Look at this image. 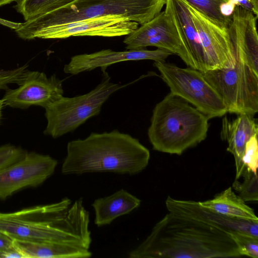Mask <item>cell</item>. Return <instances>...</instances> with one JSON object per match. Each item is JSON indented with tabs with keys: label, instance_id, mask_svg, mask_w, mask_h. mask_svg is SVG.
I'll return each instance as SVG.
<instances>
[{
	"label": "cell",
	"instance_id": "6da1fadb",
	"mask_svg": "<svg viewBox=\"0 0 258 258\" xmlns=\"http://www.w3.org/2000/svg\"><path fill=\"white\" fill-rule=\"evenodd\" d=\"M240 256L238 247L228 232L170 212L128 254L130 258Z\"/></svg>",
	"mask_w": 258,
	"mask_h": 258
},
{
	"label": "cell",
	"instance_id": "7a4b0ae2",
	"mask_svg": "<svg viewBox=\"0 0 258 258\" xmlns=\"http://www.w3.org/2000/svg\"><path fill=\"white\" fill-rule=\"evenodd\" d=\"M89 213L82 199L68 198L12 213H0V232L13 240L44 241L90 248Z\"/></svg>",
	"mask_w": 258,
	"mask_h": 258
},
{
	"label": "cell",
	"instance_id": "3957f363",
	"mask_svg": "<svg viewBox=\"0 0 258 258\" xmlns=\"http://www.w3.org/2000/svg\"><path fill=\"white\" fill-rule=\"evenodd\" d=\"M61 166L63 174L111 172L135 175L148 166L149 150L131 135L114 130L72 141Z\"/></svg>",
	"mask_w": 258,
	"mask_h": 258
},
{
	"label": "cell",
	"instance_id": "277c9868",
	"mask_svg": "<svg viewBox=\"0 0 258 258\" xmlns=\"http://www.w3.org/2000/svg\"><path fill=\"white\" fill-rule=\"evenodd\" d=\"M209 120L187 101L169 93L153 110L148 130L153 149L181 155L206 139Z\"/></svg>",
	"mask_w": 258,
	"mask_h": 258
},
{
	"label": "cell",
	"instance_id": "5b68a950",
	"mask_svg": "<svg viewBox=\"0 0 258 258\" xmlns=\"http://www.w3.org/2000/svg\"><path fill=\"white\" fill-rule=\"evenodd\" d=\"M167 0H75L62 7L18 25L16 32L23 39L45 28L90 18L119 16L143 25L161 12Z\"/></svg>",
	"mask_w": 258,
	"mask_h": 258
},
{
	"label": "cell",
	"instance_id": "8992f818",
	"mask_svg": "<svg viewBox=\"0 0 258 258\" xmlns=\"http://www.w3.org/2000/svg\"><path fill=\"white\" fill-rule=\"evenodd\" d=\"M232 43L235 57L232 67L202 73L221 96L227 112L254 116L258 111V61Z\"/></svg>",
	"mask_w": 258,
	"mask_h": 258
},
{
	"label": "cell",
	"instance_id": "52a82bcc",
	"mask_svg": "<svg viewBox=\"0 0 258 258\" xmlns=\"http://www.w3.org/2000/svg\"><path fill=\"white\" fill-rule=\"evenodd\" d=\"M102 72L100 83L88 93L71 98L63 96L45 108L47 120L44 131L45 135L58 138L99 114L102 105L109 97L123 87L111 82L108 73Z\"/></svg>",
	"mask_w": 258,
	"mask_h": 258
},
{
	"label": "cell",
	"instance_id": "ba28073f",
	"mask_svg": "<svg viewBox=\"0 0 258 258\" xmlns=\"http://www.w3.org/2000/svg\"><path fill=\"white\" fill-rule=\"evenodd\" d=\"M163 81L171 94L177 96L204 113L210 119L227 113L220 95L207 81L202 72L180 68L166 61H154Z\"/></svg>",
	"mask_w": 258,
	"mask_h": 258
},
{
	"label": "cell",
	"instance_id": "9c48e42d",
	"mask_svg": "<svg viewBox=\"0 0 258 258\" xmlns=\"http://www.w3.org/2000/svg\"><path fill=\"white\" fill-rule=\"evenodd\" d=\"M165 10L141 25L123 40L128 50L155 46L179 56L188 67L198 70L189 53L172 12V0H167Z\"/></svg>",
	"mask_w": 258,
	"mask_h": 258
},
{
	"label": "cell",
	"instance_id": "30bf717a",
	"mask_svg": "<svg viewBox=\"0 0 258 258\" xmlns=\"http://www.w3.org/2000/svg\"><path fill=\"white\" fill-rule=\"evenodd\" d=\"M6 90L2 99L5 106L26 109L39 106L44 109L63 96L62 80L55 74L48 77L43 72L27 69L16 84Z\"/></svg>",
	"mask_w": 258,
	"mask_h": 258
},
{
	"label": "cell",
	"instance_id": "8fae6325",
	"mask_svg": "<svg viewBox=\"0 0 258 258\" xmlns=\"http://www.w3.org/2000/svg\"><path fill=\"white\" fill-rule=\"evenodd\" d=\"M139 24L119 16L98 17L49 27L35 31L25 40L63 39L72 36L117 37L128 35Z\"/></svg>",
	"mask_w": 258,
	"mask_h": 258
},
{
	"label": "cell",
	"instance_id": "7c38bea8",
	"mask_svg": "<svg viewBox=\"0 0 258 258\" xmlns=\"http://www.w3.org/2000/svg\"><path fill=\"white\" fill-rule=\"evenodd\" d=\"M57 161L47 155L27 152L23 157L0 170V199L43 183L54 172Z\"/></svg>",
	"mask_w": 258,
	"mask_h": 258
},
{
	"label": "cell",
	"instance_id": "4fadbf2b",
	"mask_svg": "<svg viewBox=\"0 0 258 258\" xmlns=\"http://www.w3.org/2000/svg\"><path fill=\"white\" fill-rule=\"evenodd\" d=\"M182 1L198 34L204 54L205 72L232 67L235 57L228 28L217 25L185 0Z\"/></svg>",
	"mask_w": 258,
	"mask_h": 258
},
{
	"label": "cell",
	"instance_id": "5bb4252c",
	"mask_svg": "<svg viewBox=\"0 0 258 258\" xmlns=\"http://www.w3.org/2000/svg\"><path fill=\"white\" fill-rule=\"evenodd\" d=\"M171 55H172L171 52L159 48L153 50L143 48L123 51L103 49L72 57L69 62L64 66L63 71L66 74L77 75L100 68L102 72H104L110 65L121 61L150 59L163 62Z\"/></svg>",
	"mask_w": 258,
	"mask_h": 258
},
{
	"label": "cell",
	"instance_id": "9a60e30c",
	"mask_svg": "<svg viewBox=\"0 0 258 258\" xmlns=\"http://www.w3.org/2000/svg\"><path fill=\"white\" fill-rule=\"evenodd\" d=\"M165 205L169 212L195 219L229 233L239 231L258 237V221L233 218L203 207L199 202L176 200L168 196Z\"/></svg>",
	"mask_w": 258,
	"mask_h": 258
},
{
	"label": "cell",
	"instance_id": "2e32d148",
	"mask_svg": "<svg viewBox=\"0 0 258 258\" xmlns=\"http://www.w3.org/2000/svg\"><path fill=\"white\" fill-rule=\"evenodd\" d=\"M258 134V125L254 116L237 114L234 119L225 116L222 119L221 138L228 143L227 151L234 157L236 167L235 180L241 176L246 167L242 161L245 144L250 138Z\"/></svg>",
	"mask_w": 258,
	"mask_h": 258
},
{
	"label": "cell",
	"instance_id": "e0dca14e",
	"mask_svg": "<svg viewBox=\"0 0 258 258\" xmlns=\"http://www.w3.org/2000/svg\"><path fill=\"white\" fill-rule=\"evenodd\" d=\"M141 203L139 199L124 189L97 199L92 204L95 212L94 223L98 227L109 224L118 217L138 208Z\"/></svg>",
	"mask_w": 258,
	"mask_h": 258
},
{
	"label": "cell",
	"instance_id": "ac0fdd59",
	"mask_svg": "<svg viewBox=\"0 0 258 258\" xmlns=\"http://www.w3.org/2000/svg\"><path fill=\"white\" fill-rule=\"evenodd\" d=\"M24 258H87L92 252L83 247L56 242L13 240Z\"/></svg>",
	"mask_w": 258,
	"mask_h": 258
},
{
	"label": "cell",
	"instance_id": "d6986e66",
	"mask_svg": "<svg viewBox=\"0 0 258 258\" xmlns=\"http://www.w3.org/2000/svg\"><path fill=\"white\" fill-rule=\"evenodd\" d=\"M172 12L186 46L199 71L205 72V57L190 14L182 0H172Z\"/></svg>",
	"mask_w": 258,
	"mask_h": 258
},
{
	"label": "cell",
	"instance_id": "ffe728a7",
	"mask_svg": "<svg viewBox=\"0 0 258 258\" xmlns=\"http://www.w3.org/2000/svg\"><path fill=\"white\" fill-rule=\"evenodd\" d=\"M199 203L211 211L229 217L258 221L253 210L234 193L231 186L217 194L212 199Z\"/></svg>",
	"mask_w": 258,
	"mask_h": 258
},
{
	"label": "cell",
	"instance_id": "44dd1931",
	"mask_svg": "<svg viewBox=\"0 0 258 258\" xmlns=\"http://www.w3.org/2000/svg\"><path fill=\"white\" fill-rule=\"evenodd\" d=\"M75 0H18L15 6L25 21L66 5Z\"/></svg>",
	"mask_w": 258,
	"mask_h": 258
},
{
	"label": "cell",
	"instance_id": "7402d4cb",
	"mask_svg": "<svg viewBox=\"0 0 258 258\" xmlns=\"http://www.w3.org/2000/svg\"><path fill=\"white\" fill-rule=\"evenodd\" d=\"M205 16L217 25L228 28L231 17H226L220 12V6L229 0H185ZM232 17V16H231Z\"/></svg>",
	"mask_w": 258,
	"mask_h": 258
},
{
	"label": "cell",
	"instance_id": "603a6c76",
	"mask_svg": "<svg viewBox=\"0 0 258 258\" xmlns=\"http://www.w3.org/2000/svg\"><path fill=\"white\" fill-rule=\"evenodd\" d=\"M242 182L235 180L233 188L238 192L239 196L245 202H256L258 200V176L246 168L241 175Z\"/></svg>",
	"mask_w": 258,
	"mask_h": 258
},
{
	"label": "cell",
	"instance_id": "cb8c5ba5",
	"mask_svg": "<svg viewBox=\"0 0 258 258\" xmlns=\"http://www.w3.org/2000/svg\"><path fill=\"white\" fill-rule=\"evenodd\" d=\"M229 234L236 243L241 256L258 257V237L239 231H231Z\"/></svg>",
	"mask_w": 258,
	"mask_h": 258
},
{
	"label": "cell",
	"instance_id": "d4e9b609",
	"mask_svg": "<svg viewBox=\"0 0 258 258\" xmlns=\"http://www.w3.org/2000/svg\"><path fill=\"white\" fill-rule=\"evenodd\" d=\"M258 134L251 136L245 144L242 161L245 167L255 174L258 168Z\"/></svg>",
	"mask_w": 258,
	"mask_h": 258
},
{
	"label": "cell",
	"instance_id": "484cf974",
	"mask_svg": "<svg viewBox=\"0 0 258 258\" xmlns=\"http://www.w3.org/2000/svg\"><path fill=\"white\" fill-rule=\"evenodd\" d=\"M27 152L22 148L11 144L0 146V170L21 159Z\"/></svg>",
	"mask_w": 258,
	"mask_h": 258
},
{
	"label": "cell",
	"instance_id": "4316f807",
	"mask_svg": "<svg viewBox=\"0 0 258 258\" xmlns=\"http://www.w3.org/2000/svg\"><path fill=\"white\" fill-rule=\"evenodd\" d=\"M28 65L22 66L11 70H4L0 68V90H6L11 84H17Z\"/></svg>",
	"mask_w": 258,
	"mask_h": 258
},
{
	"label": "cell",
	"instance_id": "83f0119b",
	"mask_svg": "<svg viewBox=\"0 0 258 258\" xmlns=\"http://www.w3.org/2000/svg\"><path fill=\"white\" fill-rule=\"evenodd\" d=\"M0 258H24L14 247L0 249Z\"/></svg>",
	"mask_w": 258,
	"mask_h": 258
},
{
	"label": "cell",
	"instance_id": "f1b7e54d",
	"mask_svg": "<svg viewBox=\"0 0 258 258\" xmlns=\"http://www.w3.org/2000/svg\"><path fill=\"white\" fill-rule=\"evenodd\" d=\"M236 5L231 0L222 4L220 6V10L222 15L226 17H231L233 12Z\"/></svg>",
	"mask_w": 258,
	"mask_h": 258
},
{
	"label": "cell",
	"instance_id": "f546056e",
	"mask_svg": "<svg viewBox=\"0 0 258 258\" xmlns=\"http://www.w3.org/2000/svg\"><path fill=\"white\" fill-rule=\"evenodd\" d=\"M14 247L13 240L6 235L0 232V249Z\"/></svg>",
	"mask_w": 258,
	"mask_h": 258
},
{
	"label": "cell",
	"instance_id": "4dcf8cb0",
	"mask_svg": "<svg viewBox=\"0 0 258 258\" xmlns=\"http://www.w3.org/2000/svg\"><path fill=\"white\" fill-rule=\"evenodd\" d=\"M233 2L236 6H239L243 9L251 12L255 15L254 8L250 0H231Z\"/></svg>",
	"mask_w": 258,
	"mask_h": 258
},
{
	"label": "cell",
	"instance_id": "1f68e13d",
	"mask_svg": "<svg viewBox=\"0 0 258 258\" xmlns=\"http://www.w3.org/2000/svg\"><path fill=\"white\" fill-rule=\"evenodd\" d=\"M4 103L3 100L2 99H0V123L1 122L2 118V112L3 109L4 107Z\"/></svg>",
	"mask_w": 258,
	"mask_h": 258
},
{
	"label": "cell",
	"instance_id": "d6a6232c",
	"mask_svg": "<svg viewBox=\"0 0 258 258\" xmlns=\"http://www.w3.org/2000/svg\"><path fill=\"white\" fill-rule=\"evenodd\" d=\"M18 0H0V6L5 5L14 1H17Z\"/></svg>",
	"mask_w": 258,
	"mask_h": 258
}]
</instances>
